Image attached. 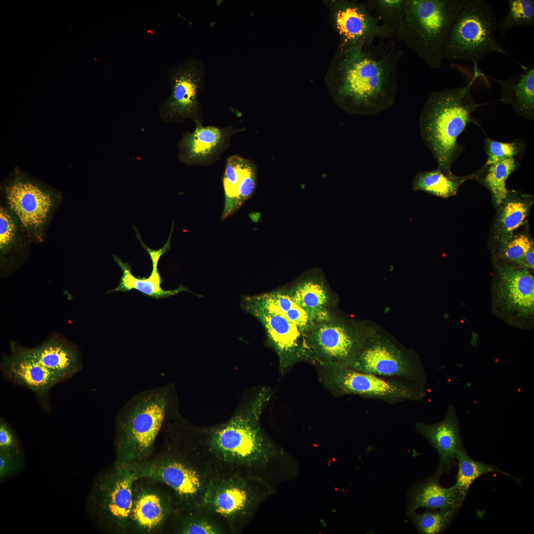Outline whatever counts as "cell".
Here are the masks:
<instances>
[{"label": "cell", "instance_id": "cell-14", "mask_svg": "<svg viewBox=\"0 0 534 534\" xmlns=\"http://www.w3.org/2000/svg\"><path fill=\"white\" fill-rule=\"evenodd\" d=\"M493 304L508 320L520 322L534 312V278L529 269L504 261L496 266Z\"/></svg>", "mask_w": 534, "mask_h": 534}, {"label": "cell", "instance_id": "cell-40", "mask_svg": "<svg viewBox=\"0 0 534 534\" xmlns=\"http://www.w3.org/2000/svg\"><path fill=\"white\" fill-rule=\"evenodd\" d=\"M20 453L0 451V479L5 478L17 471L22 467Z\"/></svg>", "mask_w": 534, "mask_h": 534}, {"label": "cell", "instance_id": "cell-24", "mask_svg": "<svg viewBox=\"0 0 534 534\" xmlns=\"http://www.w3.org/2000/svg\"><path fill=\"white\" fill-rule=\"evenodd\" d=\"M440 476L435 473L413 484L407 493L406 514L419 508L429 510H457L462 506L467 493L452 486L444 488L440 484Z\"/></svg>", "mask_w": 534, "mask_h": 534}, {"label": "cell", "instance_id": "cell-30", "mask_svg": "<svg viewBox=\"0 0 534 534\" xmlns=\"http://www.w3.org/2000/svg\"><path fill=\"white\" fill-rule=\"evenodd\" d=\"M475 178L474 173L465 177L448 176L437 169L418 173L412 180L413 191H423L432 195L447 198L454 196L459 186L466 180Z\"/></svg>", "mask_w": 534, "mask_h": 534}, {"label": "cell", "instance_id": "cell-15", "mask_svg": "<svg viewBox=\"0 0 534 534\" xmlns=\"http://www.w3.org/2000/svg\"><path fill=\"white\" fill-rule=\"evenodd\" d=\"M330 6L333 24L340 38L339 51L362 48L373 44L376 38L393 37L364 2L334 0Z\"/></svg>", "mask_w": 534, "mask_h": 534}, {"label": "cell", "instance_id": "cell-7", "mask_svg": "<svg viewBox=\"0 0 534 534\" xmlns=\"http://www.w3.org/2000/svg\"><path fill=\"white\" fill-rule=\"evenodd\" d=\"M364 339L349 366L380 377L426 385L427 375L418 354L380 325L364 320Z\"/></svg>", "mask_w": 534, "mask_h": 534}, {"label": "cell", "instance_id": "cell-33", "mask_svg": "<svg viewBox=\"0 0 534 534\" xmlns=\"http://www.w3.org/2000/svg\"><path fill=\"white\" fill-rule=\"evenodd\" d=\"M364 3L370 11L375 12L384 28L393 36L397 35L403 22L408 0H370Z\"/></svg>", "mask_w": 534, "mask_h": 534}, {"label": "cell", "instance_id": "cell-5", "mask_svg": "<svg viewBox=\"0 0 534 534\" xmlns=\"http://www.w3.org/2000/svg\"><path fill=\"white\" fill-rule=\"evenodd\" d=\"M167 450L161 457L131 468L136 479L144 478L168 486L179 502L189 510L200 509L206 490L216 475L207 463L195 464L187 457L185 441L167 432Z\"/></svg>", "mask_w": 534, "mask_h": 534}, {"label": "cell", "instance_id": "cell-41", "mask_svg": "<svg viewBox=\"0 0 534 534\" xmlns=\"http://www.w3.org/2000/svg\"><path fill=\"white\" fill-rule=\"evenodd\" d=\"M0 451L20 453L16 436L8 424L2 419L0 421Z\"/></svg>", "mask_w": 534, "mask_h": 534}, {"label": "cell", "instance_id": "cell-3", "mask_svg": "<svg viewBox=\"0 0 534 534\" xmlns=\"http://www.w3.org/2000/svg\"><path fill=\"white\" fill-rule=\"evenodd\" d=\"M173 383L132 397L116 416V464L132 468L148 460L160 432L179 413Z\"/></svg>", "mask_w": 534, "mask_h": 534}, {"label": "cell", "instance_id": "cell-11", "mask_svg": "<svg viewBox=\"0 0 534 534\" xmlns=\"http://www.w3.org/2000/svg\"><path fill=\"white\" fill-rule=\"evenodd\" d=\"M364 320L333 311L314 322L306 334L312 363L349 367L363 341Z\"/></svg>", "mask_w": 534, "mask_h": 534}, {"label": "cell", "instance_id": "cell-32", "mask_svg": "<svg viewBox=\"0 0 534 534\" xmlns=\"http://www.w3.org/2000/svg\"><path fill=\"white\" fill-rule=\"evenodd\" d=\"M458 471L455 476V483L453 487L468 493L469 488L474 482L482 475L491 473H500L512 478L518 484L520 479L513 477L508 473L501 470L493 464H489L481 461L472 459L465 449L459 451L455 456Z\"/></svg>", "mask_w": 534, "mask_h": 534}, {"label": "cell", "instance_id": "cell-29", "mask_svg": "<svg viewBox=\"0 0 534 534\" xmlns=\"http://www.w3.org/2000/svg\"><path fill=\"white\" fill-rule=\"evenodd\" d=\"M533 203V197L514 190H508L500 208L494 228V237L498 245L514 234L523 225Z\"/></svg>", "mask_w": 534, "mask_h": 534}, {"label": "cell", "instance_id": "cell-16", "mask_svg": "<svg viewBox=\"0 0 534 534\" xmlns=\"http://www.w3.org/2000/svg\"><path fill=\"white\" fill-rule=\"evenodd\" d=\"M245 311L256 317L265 328L267 342L278 356L282 374L299 362L312 363L306 334L296 324L282 315L266 311L250 309Z\"/></svg>", "mask_w": 534, "mask_h": 534}, {"label": "cell", "instance_id": "cell-13", "mask_svg": "<svg viewBox=\"0 0 534 534\" xmlns=\"http://www.w3.org/2000/svg\"><path fill=\"white\" fill-rule=\"evenodd\" d=\"M205 74L203 62L192 57L168 70L170 93L158 107L162 121L176 124L191 120L203 123L199 97L204 89Z\"/></svg>", "mask_w": 534, "mask_h": 534}, {"label": "cell", "instance_id": "cell-31", "mask_svg": "<svg viewBox=\"0 0 534 534\" xmlns=\"http://www.w3.org/2000/svg\"><path fill=\"white\" fill-rule=\"evenodd\" d=\"M515 158H509L490 165H485L477 171L476 179L490 191L496 204L500 205L507 197L506 181L519 166Z\"/></svg>", "mask_w": 534, "mask_h": 534}, {"label": "cell", "instance_id": "cell-19", "mask_svg": "<svg viewBox=\"0 0 534 534\" xmlns=\"http://www.w3.org/2000/svg\"><path fill=\"white\" fill-rule=\"evenodd\" d=\"M0 365L7 379L32 391L44 404H46L52 387L60 382L53 373L35 359L28 348L15 342L11 344L10 355L3 356Z\"/></svg>", "mask_w": 534, "mask_h": 534}, {"label": "cell", "instance_id": "cell-20", "mask_svg": "<svg viewBox=\"0 0 534 534\" xmlns=\"http://www.w3.org/2000/svg\"><path fill=\"white\" fill-rule=\"evenodd\" d=\"M148 481L145 484L138 483L136 485V481L134 484L129 530L136 532H156L174 508L170 496L150 485V480Z\"/></svg>", "mask_w": 534, "mask_h": 534}, {"label": "cell", "instance_id": "cell-34", "mask_svg": "<svg viewBox=\"0 0 534 534\" xmlns=\"http://www.w3.org/2000/svg\"><path fill=\"white\" fill-rule=\"evenodd\" d=\"M457 510H429L423 513L416 511L406 514L420 534H440L444 533L453 521Z\"/></svg>", "mask_w": 534, "mask_h": 534}, {"label": "cell", "instance_id": "cell-22", "mask_svg": "<svg viewBox=\"0 0 534 534\" xmlns=\"http://www.w3.org/2000/svg\"><path fill=\"white\" fill-rule=\"evenodd\" d=\"M174 222L171 230L169 237L164 246L158 250L148 248L140 239V235L136 229V238L141 243V246L146 251L152 262V270L148 277H137L132 272L130 264L123 262L118 257L113 255V259L119 266L122 271V275L120 279L119 285L107 293L115 291H121L128 293L132 290H135L144 296L154 299L167 298L174 296L181 292H190L187 288L180 285L174 290H165L161 287L163 280L158 269V263L161 256L166 254L171 248L170 240L174 229Z\"/></svg>", "mask_w": 534, "mask_h": 534}, {"label": "cell", "instance_id": "cell-17", "mask_svg": "<svg viewBox=\"0 0 534 534\" xmlns=\"http://www.w3.org/2000/svg\"><path fill=\"white\" fill-rule=\"evenodd\" d=\"M194 122V130L183 133L177 145L178 159L189 166H208L218 161L229 146L233 135L246 129L231 126H204L200 121Z\"/></svg>", "mask_w": 534, "mask_h": 534}, {"label": "cell", "instance_id": "cell-6", "mask_svg": "<svg viewBox=\"0 0 534 534\" xmlns=\"http://www.w3.org/2000/svg\"><path fill=\"white\" fill-rule=\"evenodd\" d=\"M465 0H408L397 37L430 68L439 69L452 25Z\"/></svg>", "mask_w": 534, "mask_h": 534}, {"label": "cell", "instance_id": "cell-42", "mask_svg": "<svg viewBox=\"0 0 534 534\" xmlns=\"http://www.w3.org/2000/svg\"><path fill=\"white\" fill-rule=\"evenodd\" d=\"M528 269H534V244L531 247L528 251L525 254L521 261L517 265Z\"/></svg>", "mask_w": 534, "mask_h": 534}, {"label": "cell", "instance_id": "cell-26", "mask_svg": "<svg viewBox=\"0 0 534 534\" xmlns=\"http://www.w3.org/2000/svg\"><path fill=\"white\" fill-rule=\"evenodd\" d=\"M31 354L61 382L72 377L81 369L78 350L69 342L52 337L42 345L28 348Z\"/></svg>", "mask_w": 534, "mask_h": 534}, {"label": "cell", "instance_id": "cell-9", "mask_svg": "<svg viewBox=\"0 0 534 534\" xmlns=\"http://www.w3.org/2000/svg\"><path fill=\"white\" fill-rule=\"evenodd\" d=\"M319 380L333 395H356L390 404L420 401L427 394L426 385L386 378L348 366H317Z\"/></svg>", "mask_w": 534, "mask_h": 534}, {"label": "cell", "instance_id": "cell-37", "mask_svg": "<svg viewBox=\"0 0 534 534\" xmlns=\"http://www.w3.org/2000/svg\"><path fill=\"white\" fill-rule=\"evenodd\" d=\"M201 509H197V512L191 513L184 518L180 523L178 531L183 534H222L223 530L211 514Z\"/></svg>", "mask_w": 534, "mask_h": 534}, {"label": "cell", "instance_id": "cell-18", "mask_svg": "<svg viewBox=\"0 0 534 534\" xmlns=\"http://www.w3.org/2000/svg\"><path fill=\"white\" fill-rule=\"evenodd\" d=\"M6 199L9 208L28 233L41 240L54 199L32 183L17 181L8 188Z\"/></svg>", "mask_w": 534, "mask_h": 534}, {"label": "cell", "instance_id": "cell-8", "mask_svg": "<svg viewBox=\"0 0 534 534\" xmlns=\"http://www.w3.org/2000/svg\"><path fill=\"white\" fill-rule=\"evenodd\" d=\"M497 31V19L490 4L484 0H465L443 48V60L478 64L492 52L512 58L494 36Z\"/></svg>", "mask_w": 534, "mask_h": 534}, {"label": "cell", "instance_id": "cell-21", "mask_svg": "<svg viewBox=\"0 0 534 534\" xmlns=\"http://www.w3.org/2000/svg\"><path fill=\"white\" fill-rule=\"evenodd\" d=\"M415 428L438 454L439 464L435 473L440 476L449 473L452 467L457 465L456 454L465 449L453 405L448 406L444 418L440 422L433 424L416 422Z\"/></svg>", "mask_w": 534, "mask_h": 534}, {"label": "cell", "instance_id": "cell-38", "mask_svg": "<svg viewBox=\"0 0 534 534\" xmlns=\"http://www.w3.org/2000/svg\"><path fill=\"white\" fill-rule=\"evenodd\" d=\"M526 147L525 141L521 139L503 142L487 137L484 144L488 156L485 164L488 166L506 158L520 157L524 154Z\"/></svg>", "mask_w": 534, "mask_h": 534}, {"label": "cell", "instance_id": "cell-28", "mask_svg": "<svg viewBox=\"0 0 534 534\" xmlns=\"http://www.w3.org/2000/svg\"><path fill=\"white\" fill-rule=\"evenodd\" d=\"M242 308L256 309L280 314L296 324L305 333L313 324L309 314L291 297L286 289L245 297Z\"/></svg>", "mask_w": 534, "mask_h": 534}, {"label": "cell", "instance_id": "cell-23", "mask_svg": "<svg viewBox=\"0 0 534 534\" xmlns=\"http://www.w3.org/2000/svg\"><path fill=\"white\" fill-rule=\"evenodd\" d=\"M224 204L221 219L235 213L254 194L257 183V168L249 159L238 155L226 160L222 177Z\"/></svg>", "mask_w": 534, "mask_h": 534}, {"label": "cell", "instance_id": "cell-4", "mask_svg": "<svg viewBox=\"0 0 534 534\" xmlns=\"http://www.w3.org/2000/svg\"><path fill=\"white\" fill-rule=\"evenodd\" d=\"M474 75L461 87L433 92L425 102L419 116V124L423 140L437 162V169L453 176L451 167L464 150L458 137L467 125L481 126L473 113L481 104L471 94V87L483 76L478 64H474Z\"/></svg>", "mask_w": 534, "mask_h": 534}, {"label": "cell", "instance_id": "cell-36", "mask_svg": "<svg viewBox=\"0 0 534 534\" xmlns=\"http://www.w3.org/2000/svg\"><path fill=\"white\" fill-rule=\"evenodd\" d=\"M19 221L9 208H0V251L6 254L19 242Z\"/></svg>", "mask_w": 534, "mask_h": 534}, {"label": "cell", "instance_id": "cell-25", "mask_svg": "<svg viewBox=\"0 0 534 534\" xmlns=\"http://www.w3.org/2000/svg\"><path fill=\"white\" fill-rule=\"evenodd\" d=\"M286 290L313 324L326 319L334 311L336 301L320 273H310Z\"/></svg>", "mask_w": 534, "mask_h": 534}, {"label": "cell", "instance_id": "cell-27", "mask_svg": "<svg viewBox=\"0 0 534 534\" xmlns=\"http://www.w3.org/2000/svg\"><path fill=\"white\" fill-rule=\"evenodd\" d=\"M500 86L501 97L499 101L512 106L515 112L527 120H534V65L526 66L522 73L507 79H498L483 76Z\"/></svg>", "mask_w": 534, "mask_h": 534}, {"label": "cell", "instance_id": "cell-2", "mask_svg": "<svg viewBox=\"0 0 534 534\" xmlns=\"http://www.w3.org/2000/svg\"><path fill=\"white\" fill-rule=\"evenodd\" d=\"M403 55L392 42L339 51L330 80L336 104L350 115L372 116L391 108L398 90L397 68Z\"/></svg>", "mask_w": 534, "mask_h": 534}, {"label": "cell", "instance_id": "cell-10", "mask_svg": "<svg viewBox=\"0 0 534 534\" xmlns=\"http://www.w3.org/2000/svg\"><path fill=\"white\" fill-rule=\"evenodd\" d=\"M272 490L262 479L216 475L206 490L201 509L236 525L248 520Z\"/></svg>", "mask_w": 534, "mask_h": 534}, {"label": "cell", "instance_id": "cell-35", "mask_svg": "<svg viewBox=\"0 0 534 534\" xmlns=\"http://www.w3.org/2000/svg\"><path fill=\"white\" fill-rule=\"evenodd\" d=\"M508 12L497 19V31L504 38L512 28L534 26V0H507Z\"/></svg>", "mask_w": 534, "mask_h": 534}, {"label": "cell", "instance_id": "cell-12", "mask_svg": "<svg viewBox=\"0 0 534 534\" xmlns=\"http://www.w3.org/2000/svg\"><path fill=\"white\" fill-rule=\"evenodd\" d=\"M135 480L131 468L116 464L97 477L88 505L102 528L120 534L129 531Z\"/></svg>", "mask_w": 534, "mask_h": 534}, {"label": "cell", "instance_id": "cell-1", "mask_svg": "<svg viewBox=\"0 0 534 534\" xmlns=\"http://www.w3.org/2000/svg\"><path fill=\"white\" fill-rule=\"evenodd\" d=\"M272 395L268 387L253 389L243 397L232 416L224 423L206 429L194 428L195 446L205 450L220 467L216 475L258 478L277 470L293 478L299 473L295 458L275 444L261 427V416Z\"/></svg>", "mask_w": 534, "mask_h": 534}, {"label": "cell", "instance_id": "cell-39", "mask_svg": "<svg viewBox=\"0 0 534 534\" xmlns=\"http://www.w3.org/2000/svg\"><path fill=\"white\" fill-rule=\"evenodd\" d=\"M533 244L528 235L514 234L498 245V257L502 261L518 265Z\"/></svg>", "mask_w": 534, "mask_h": 534}]
</instances>
